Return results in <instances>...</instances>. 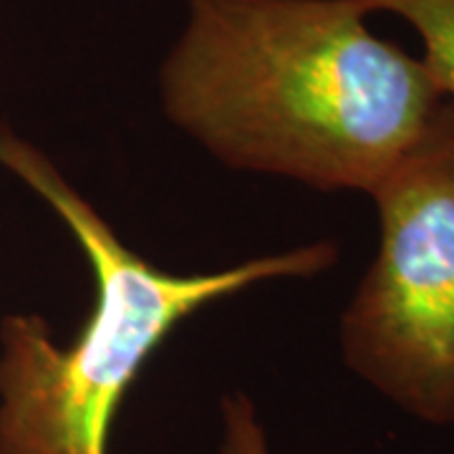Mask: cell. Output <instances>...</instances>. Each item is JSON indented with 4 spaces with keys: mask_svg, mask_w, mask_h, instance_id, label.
<instances>
[{
    "mask_svg": "<svg viewBox=\"0 0 454 454\" xmlns=\"http://www.w3.org/2000/svg\"><path fill=\"white\" fill-rule=\"evenodd\" d=\"M366 16L358 0H187L164 114L232 169L372 195L452 101Z\"/></svg>",
    "mask_w": 454,
    "mask_h": 454,
    "instance_id": "cell-1",
    "label": "cell"
},
{
    "mask_svg": "<svg viewBox=\"0 0 454 454\" xmlns=\"http://www.w3.org/2000/svg\"><path fill=\"white\" fill-rule=\"evenodd\" d=\"M0 164L68 227L94 276V306L59 343L33 313L0 324V454H109L112 429L154 351L197 310L268 280L313 278L339 260L328 240L212 273H169L124 243L49 157L0 124Z\"/></svg>",
    "mask_w": 454,
    "mask_h": 454,
    "instance_id": "cell-2",
    "label": "cell"
},
{
    "mask_svg": "<svg viewBox=\"0 0 454 454\" xmlns=\"http://www.w3.org/2000/svg\"><path fill=\"white\" fill-rule=\"evenodd\" d=\"M379 247L340 316V354L376 394L454 427V104L372 190Z\"/></svg>",
    "mask_w": 454,
    "mask_h": 454,
    "instance_id": "cell-3",
    "label": "cell"
},
{
    "mask_svg": "<svg viewBox=\"0 0 454 454\" xmlns=\"http://www.w3.org/2000/svg\"><path fill=\"white\" fill-rule=\"evenodd\" d=\"M364 11L394 13L422 38L424 66L454 104V0H358Z\"/></svg>",
    "mask_w": 454,
    "mask_h": 454,
    "instance_id": "cell-4",
    "label": "cell"
},
{
    "mask_svg": "<svg viewBox=\"0 0 454 454\" xmlns=\"http://www.w3.org/2000/svg\"><path fill=\"white\" fill-rule=\"evenodd\" d=\"M223 454H270L258 411L245 394L223 402Z\"/></svg>",
    "mask_w": 454,
    "mask_h": 454,
    "instance_id": "cell-5",
    "label": "cell"
}]
</instances>
